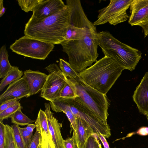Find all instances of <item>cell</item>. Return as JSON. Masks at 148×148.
<instances>
[{"instance_id": "4fadbf2b", "label": "cell", "mask_w": 148, "mask_h": 148, "mask_svg": "<svg viewBox=\"0 0 148 148\" xmlns=\"http://www.w3.org/2000/svg\"><path fill=\"white\" fill-rule=\"evenodd\" d=\"M139 111L146 116L148 114V72L145 73L132 96Z\"/></svg>"}, {"instance_id": "9c48e42d", "label": "cell", "mask_w": 148, "mask_h": 148, "mask_svg": "<svg viewBox=\"0 0 148 148\" xmlns=\"http://www.w3.org/2000/svg\"><path fill=\"white\" fill-rule=\"evenodd\" d=\"M132 0H110L108 5L99 10L97 19L93 23L95 26L108 23L116 25L127 21L129 16L127 10Z\"/></svg>"}, {"instance_id": "7bdbcfd3", "label": "cell", "mask_w": 148, "mask_h": 148, "mask_svg": "<svg viewBox=\"0 0 148 148\" xmlns=\"http://www.w3.org/2000/svg\"></svg>"}, {"instance_id": "3957f363", "label": "cell", "mask_w": 148, "mask_h": 148, "mask_svg": "<svg viewBox=\"0 0 148 148\" xmlns=\"http://www.w3.org/2000/svg\"><path fill=\"white\" fill-rule=\"evenodd\" d=\"M123 70L113 59L104 56L79 74L85 84L106 95Z\"/></svg>"}, {"instance_id": "e0dca14e", "label": "cell", "mask_w": 148, "mask_h": 148, "mask_svg": "<svg viewBox=\"0 0 148 148\" xmlns=\"http://www.w3.org/2000/svg\"><path fill=\"white\" fill-rule=\"evenodd\" d=\"M75 132L78 148H85L88 139L94 133L90 126L78 117L76 118V130Z\"/></svg>"}, {"instance_id": "e575fe53", "label": "cell", "mask_w": 148, "mask_h": 148, "mask_svg": "<svg viewBox=\"0 0 148 148\" xmlns=\"http://www.w3.org/2000/svg\"><path fill=\"white\" fill-rule=\"evenodd\" d=\"M136 134L140 136L148 135V127H142L140 128L136 131Z\"/></svg>"}, {"instance_id": "f546056e", "label": "cell", "mask_w": 148, "mask_h": 148, "mask_svg": "<svg viewBox=\"0 0 148 148\" xmlns=\"http://www.w3.org/2000/svg\"><path fill=\"white\" fill-rule=\"evenodd\" d=\"M42 148H56L51 135L48 136L44 134H41Z\"/></svg>"}, {"instance_id": "4dcf8cb0", "label": "cell", "mask_w": 148, "mask_h": 148, "mask_svg": "<svg viewBox=\"0 0 148 148\" xmlns=\"http://www.w3.org/2000/svg\"><path fill=\"white\" fill-rule=\"evenodd\" d=\"M19 129L26 148H27L33 136V132L27 131L26 127L22 128L19 127Z\"/></svg>"}, {"instance_id": "83f0119b", "label": "cell", "mask_w": 148, "mask_h": 148, "mask_svg": "<svg viewBox=\"0 0 148 148\" xmlns=\"http://www.w3.org/2000/svg\"><path fill=\"white\" fill-rule=\"evenodd\" d=\"M41 134L38 132L36 131L32 136L27 148H38L41 145Z\"/></svg>"}, {"instance_id": "7a4b0ae2", "label": "cell", "mask_w": 148, "mask_h": 148, "mask_svg": "<svg viewBox=\"0 0 148 148\" xmlns=\"http://www.w3.org/2000/svg\"><path fill=\"white\" fill-rule=\"evenodd\" d=\"M60 44L63 51L68 56L69 63L78 73L97 61L99 46L97 32H91L83 39L64 40Z\"/></svg>"}, {"instance_id": "d4e9b609", "label": "cell", "mask_w": 148, "mask_h": 148, "mask_svg": "<svg viewBox=\"0 0 148 148\" xmlns=\"http://www.w3.org/2000/svg\"><path fill=\"white\" fill-rule=\"evenodd\" d=\"M14 138L17 148H26L21 134L19 126L14 124L11 126Z\"/></svg>"}, {"instance_id": "5b68a950", "label": "cell", "mask_w": 148, "mask_h": 148, "mask_svg": "<svg viewBox=\"0 0 148 148\" xmlns=\"http://www.w3.org/2000/svg\"><path fill=\"white\" fill-rule=\"evenodd\" d=\"M66 82L73 90L75 97L97 117L107 122L109 103L106 95L85 84L80 78H67Z\"/></svg>"}, {"instance_id": "d6a6232c", "label": "cell", "mask_w": 148, "mask_h": 148, "mask_svg": "<svg viewBox=\"0 0 148 148\" xmlns=\"http://www.w3.org/2000/svg\"><path fill=\"white\" fill-rule=\"evenodd\" d=\"M5 136V125L0 121V148H4Z\"/></svg>"}, {"instance_id": "52a82bcc", "label": "cell", "mask_w": 148, "mask_h": 148, "mask_svg": "<svg viewBox=\"0 0 148 148\" xmlns=\"http://www.w3.org/2000/svg\"><path fill=\"white\" fill-rule=\"evenodd\" d=\"M54 47V45L25 35L10 47L14 52L26 57L44 60Z\"/></svg>"}, {"instance_id": "8d00e7d4", "label": "cell", "mask_w": 148, "mask_h": 148, "mask_svg": "<svg viewBox=\"0 0 148 148\" xmlns=\"http://www.w3.org/2000/svg\"><path fill=\"white\" fill-rule=\"evenodd\" d=\"M5 8L3 6V1L0 0V17L2 16L5 12Z\"/></svg>"}, {"instance_id": "4316f807", "label": "cell", "mask_w": 148, "mask_h": 148, "mask_svg": "<svg viewBox=\"0 0 148 148\" xmlns=\"http://www.w3.org/2000/svg\"><path fill=\"white\" fill-rule=\"evenodd\" d=\"M98 136L93 134L88 139L85 148H102Z\"/></svg>"}, {"instance_id": "74e56055", "label": "cell", "mask_w": 148, "mask_h": 148, "mask_svg": "<svg viewBox=\"0 0 148 148\" xmlns=\"http://www.w3.org/2000/svg\"><path fill=\"white\" fill-rule=\"evenodd\" d=\"M27 130L29 132H33L34 129L36 127L35 124H30L25 127Z\"/></svg>"}, {"instance_id": "d6986e66", "label": "cell", "mask_w": 148, "mask_h": 148, "mask_svg": "<svg viewBox=\"0 0 148 148\" xmlns=\"http://www.w3.org/2000/svg\"><path fill=\"white\" fill-rule=\"evenodd\" d=\"M8 54L5 45L0 49V77L3 78L11 69L12 66L8 60Z\"/></svg>"}, {"instance_id": "277c9868", "label": "cell", "mask_w": 148, "mask_h": 148, "mask_svg": "<svg viewBox=\"0 0 148 148\" xmlns=\"http://www.w3.org/2000/svg\"><path fill=\"white\" fill-rule=\"evenodd\" d=\"M98 33L99 46L104 56L112 58L123 70H134L142 58L141 51L120 42L109 32Z\"/></svg>"}, {"instance_id": "8992f818", "label": "cell", "mask_w": 148, "mask_h": 148, "mask_svg": "<svg viewBox=\"0 0 148 148\" xmlns=\"http://www.w3.org/2000/svg\"><path fill=\"white\" fill-rule=\"evenodd\" d=\"M66 2L71 13L65 40L83 39L90 32H97L96 26L86 15L80 0H67Z\"/></svg>"}, {"instance_id": "1f68e13d", "label": "cell", "mask_w": 148, "mask_h": 148, "mask_svg": "<svg viewBox=\"0 0 148 148\" xmlns=\"http://www.w3.org/2000/svg\"><path fill=\"white\" fill-rule=\"evenodd\" d=\"M64 144L65 148H78L74 131L71 137L64 140Z\"/></svg>"}, {"instance_id": "8fae6325", "label": "cell", "mask_w": 148, "mask_h": 148, "mask_svg": "<svg viewBox=\"0 0 148 148\" xmlns=\"http://www.w3.org/2000/svg\"><path fill=\"white\" fill-rule=\"evenodd\" d=\"M31 95V92L23 76L9 84L0 96V103L14 100H19Z\"/></svg>"}, {"instance_id": "6da1fadb", "label": "cell", "mask_w": 148, "mask_h": 148, "mask_svg": "<svg viewBox=\"0 0 148 148\" xmlns=\"http://www.w3.org/2000/svg\"><path fill=\"white\" fill-rule=\"evenodd\" d=\"M71 10L66 7L48 17L38 19L32 16L25 24V36L53 45L64 41L69 26Z\"/></svg>"}, {"instance_id": "7402d4cb", "label": "cell", "mask_w": 148, "mask_h": 148, "mask_svg": "<svg viewBox=\"0 0 148 148\" xmlns=\"http://www.w3.org/2000/svg\"><path fill=\"white\" fill-rule=\"evenodd\" d=\"M10 118L11 123L18 126H25L35 122L23 114L21 110L16 112Z\"/></svg>"}, {"instance_id": "ab89813d", "label": "cell", "mask_w": 148, "mask_h": 148, "mask_svg": "<svg viewBox=\"0 0 148 148\" xmlns=\"http://www.w3.org/2000/svg\"><path fill=\"white\" fill-rule=\"evenodd\" d=\"M146 117L147 118V121H148V114H147L146 115Z\"/></svg>"}, {"instance_id": "603a6c76", "label": "cell", "mask_w": 148, "mask_h": 148, "mask_svg": "<svg viewBox=\"0 0 148 148\" xmlns=\"http://www.w3.org/2000/svg\"><path fill=\"white\" fill-rule=\"evenodd\" d=\"M4 148H17L11 126L5 125V136Z\"/></svg>"}, {"instance_id": "836d02e7", "label": "cell", "mask_w": 148, "mask_h": 148, "mask_svg": "<svg viewBox=\"0 0 148 148\" xmlns=\"http://www.w3.org/2000/svg\"><path fill=\"white\" fill-rule=\"evenodd\" d=\"M19 100L8 101L0 104V113L7 108L19 103Z\"/></svg>"}, {"instance_id": "d590c367", "label": "cell", "mask_w": 148, "mask_h": 148, "mask_svg": "<svg viewBox=\"0 0 148 148\" xmlns=\"http://www.w3.org/2000/svg\"><path fill=\"white\" fill-rule=\"evenodd\" d=\"M98 138L102 143L104 148H110L106 138L103 135L101 134H100L98 136Z\"/></svg>"}, {"instance_id": "ba28073f", "label": "cell", "mask_w": 148, "mask_h": 148, "mask_svg": "<svg viewBox=\"0 0 148 148\" xmlns=\"http://www.w3.org/2000/svg\"><path fill=\"white\" fill-rule=\"evenodd\" d=\"M59 99L69 106L76 117L84 121L92 129L94 134L98 137L100 134L108 138L110 136L111 130L107 122L104 121L96 117L75 97Z\"/></svg>"}, {"instance_id": "b9f144b4", "label": "cell", "mask_w": 148, "mask_h": 148, "mask_svg": "<svg viewBox=\"0 0 148 148\" xmlns=\"http://www.w3.org/2000/svg\"></svg>"}, {"instance_id": "2e32d148", "label": "cell", "mask_w": 148, "mask_h": 148, "mask_svg": "<svg viewBox=\"0 0 148 148\" xmlns=\"http://www.w3.org/2000/svg\"><path fill=\"white\" fill-rule=\"evenodd\" d=\"M48 76V75L38 71L29 69L24 72L23 76L27 82L31 95L36 94L42 90Z\"/></svg>"}, {"instance_id": "5bb4252c", "label": "cell", "mask_w": 148, "mask_h": 148, "mask_svg": "<svg viewBox=\"0 0 148 148\" xmlns=\"http://www.w3.org/2000/svg\"><path fill=\"white\" fill-rule=\"evenodd\" d=\"M66 6L62 0H42L35 7L32 16L45 18L59 12Z\"/></svg>"}, {"instance_id": "484cf974", "label": "cell", "mask_w": 148, "mask_h": 148, "mask_svg": "<svg viewBox=\"0 0 148 148\" xmlns=\"http://www.w3.org/2000/svg\"><path fill=\"white\" fill-rule=\"evenodd\" d=\"M22 107L20 103L10 107L0 113V121L11 118V116L17 111L21 110Z\"/></svg>"}, {"instance_id": "cb8c5ba5", "label": "cell", "mask_w": 148, "mask_h": 148, "mask_svg": "<svg viewBox=\"0 0 148 148\" xmlns=\"http://www.w3.org/2000/svg\"><path fill=\"white\" fill-rule=\"evenodd\" d=\"M42 0H18L17 1L21 9L25 12H33L35 7Z\"/></svg>"}, {"instance_id": "f35d334b", "label": "cell", "mask_w": 148, "mask_h": 148, "mask_svg": "<svg viewBox=\"0 0 148 148\" xmlns=\"http://www.w3.org/2000/svg\"><path fill=\"white\" fill-rule=\"evenodd\" d=\"M143 30L144 32V37L148 36V23L140 26Z\"/></svg>"}, {"instance_id": "9a60e30c", "label": "cell", "mask_w": 148, "mask_h": 148, "mask_svg": "<svg viewBox=\"0 0 148 148\" xmlns=\"http://www.w3.org/2000/svg\"><path fill=\"white\" fill-rule=\"evenodd\" d=\"M45 113L48 122L49 130L56 148H65L64 140L61 132L62 123L59 122L55 118L51 110L49 103H45Z\"/></svg>"}, {"instance_id": "ac0fdd59", "label": "cell", "mask_w": 148, "mask_h": 148, "mask_svg": "<svg viewBox=\"0 0 148 148\" xmlns=\"http://www.w3.org/2000/svg\"><path fill=\"white\" fill-rule=\"evenodd\" d=\"M24 72L16 66L12 67L6 75L2 79L0 84V91L3 90L7 85L19 79L22 77Z\"/></svg>"}, {"instance_id": "30bf717a", "label": "cell", "mask_w": 148, "mask_h": 148, "mask_svg": "<svg viewBox=\"0 0 148 148\" xmlns=\"http://www.w3.org/2000/svg\"><path fill=\"white\" fill-rule=\"evenodd\" d=\"M45 69L49 73L41 91L40 96L52 102L60 98L62 90L66 83V77L56 64H51Z\"/></svg>"}, {"instance_id": "ffe728a7", "label": "cell", "mask_w": 148, "mask_h": 148, "mask_svg": "<svg viewBox=\"0 0 148 148\" xmlns=\"http://www.w3.org/2000/svg\"><path fill=\"white\" fill-rule=\"evenodd\" d=\"M35 123L36 131L40 134H45L48 136L51 135L45 113L41 109L38 112L37 118Z\"/></svg>"}, {"instance_id": "f1b7e54d", "label": "cell", "mask_w": 148, "mask_h": 148, "mask_svg": "<svg viewBox=\"0 0 148 148\" xmlns=\"http://www.w3.org/2000/svg\"><path fill=\"white\" fill-rule=\"evenodd\" d=\"M75 97V94L73 90L66 82L62 90L60 98H70Z\"/></svg>"}, {"instance_id": "60d3db41", "label": "cell", "mask_w": 148, "mask_h": 148, "mask_svg": "<svg viewBox=\"0 0 148 148\" xmlns=\"http://www.w3.org/2000/svg\"><path fill=\"white\" fill-rule=\"evenodd\" d=\"M38 148H42L41 147V145L39 146Z\"/></svg>"}, {"instance_id": "44dd1931", "label": "cell", "mask_w": 148, "mask_h": 148, "mask_svg": "<svg viewBox=\"0 0 148 148\" xmlns=\"http://www.w3.org/2000/svg\"><path fill=\"white\" fill-rule=\"evenodd\" d=\"M59 68L67 78L77 79L80 78L79 73L73 69L69 63L61 58L59 59Z\"/></svg>"}, {"instance_id": "7c38bea8", "label": "cell", "mask_w": 148, "mask_h": 148, "mask_svg": "<svg viewBox=\"0 0 148 148\" xmlns=\"http://www.w3.org/2000/svg\"><path fill=\"white\" fill-rule=\"evenodd\" d=\"M130 8L128 23L131 26L148 23V0H132Z\"/></svg>"}]
</instances>
